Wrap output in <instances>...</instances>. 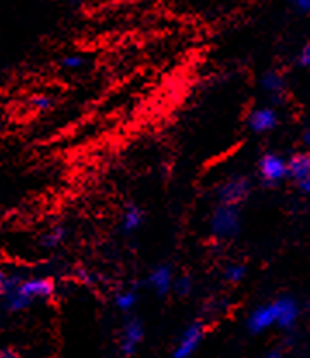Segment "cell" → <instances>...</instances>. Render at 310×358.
Returning a JSON list of instances; mask_svg holds the SVG:
<instances>
[{
    "label": "cell",
    "instance_id": "1",
    "mask_svg": "<svg viewBox=\"0 0 310 358\" xmlns=\"http://www.w3.org/2000/svg\"><path fill=\"white\" fill-rule=\"evenodd\" d=\"M54 291H56V284L50 277H21L20 282L14 284L0 298H2V306L7 312L17 313L30 308L36 301L49 299L54 294Z\"/></svg>",
    "mask_w": 310,
    "mask_h": 358
},
{
    "label": "cell",
    "instance_id": "2",
    "mask_svg": "<svg viewBox=\"0 0 310 358\" xmlns=\"http://www.w3.org/2000/svg\"><path fill=\"white\" fill-rule=\"evenodd\" d=\"M210 230L213 237L229 241L236 237L241 230V210L236 204L220 203L211 215Z\"/></svg>",
    "mask_w": 310,
    "mask_h": 358
},
{
    "label": "cell",
    "instance_id": "3",
    "mask_svg": "<svg viewBox=\"0 0 310 358\" xmlns=\"http://www.w3.org/2000/svg\"><path fill=\"white\" fill-rule=\"evenodd\" d=\"M258 177L264 184L276 185L288 178V159L279 152H264L258 159Z\"/></svg>",
    "mask_w": 310,
    "mask_h": 358
},
{
    "label": "cell",
    "instance_id": "4",
    "mask_svg": "<svg viewBox=\"0 0 310 358\" xmlns=\"http://www.w3.org/2000/svg\"><path fill=\"white\" fill-rule=\"evenodd\" d=\"M203 339H205V327H203V324L202 322L189 324V326L182 331L172 355L175 358L192 357L199 350Z\"/></svg>",
    "mask_w": 310,
    "mask_h": 358
},
{
    "label": "cell",
    "instance_id": "5",
    "mask_svg": "<svg viewBox=\"0 0 310 358\" xmlns=\"http://www.w3.org/2000/svg\"><path fill=\"white\" fill-rule=\"evenodd\" d=\"M250 192V180H248L246 177H243V175H236V177L229 178V180H225L224 184L218 187L217 196L220 203L236 204V206H239V204H243L244 201L248 199Z\"/></svg>",
    "mask_w": 310,
    "mask_h": 358
},
{
    "label": "cell",
    "instance_id": "6",
    "mask_svg": "<svg viewBox=\"0 0 310 358\" xmlns=\"http://www.w3.org/2000/svg\"><path fill=\"white\" fill-rule=\"evenodd\" d=\"M274 326H277V312L274 301L257 306L246 320V327L251 334H260V332L267 331V329Z\"/></svg>",
    "mask_w": 310,
    "mask_h": 358
},
{
    "label": "cell",
    "instance_id": "7",
    "mask_svg": "<svg viewBox=\"0 0 310 358\" xmlns=\"http://www.w3.org/2000/svg\"><path fill=\"white\" fill-rule=\"evenodd\" d=\"M144 341V326L139 319H129L120 334V350L123 355L130 357L137 352L139 346Z\"/></svg>",
    "mask_w": 310,
    "mask_h": 358
},
{
    "label": "cell",
    "instance_id": "8",
    "mask_svg": "<svg viewBox=\"0 0 310 358\" xmlns=\"http://www.w3.org/2000/svg\"><path fill=\"white\" fill-rule=\"evenodd\" d=\"M279 123V118H277L276 109L272 108H255L253 111L248 115V129H250L253 134L264 135L272 131Z\"/></svg>",
    "mask_w": 310,
    "mask_h": 358
},
{
    "label": "cell",
    "instance_id": "9",
    "mask_svg": "<svg viewBox=\"0 0 310 358\" xmlns=\"http://www.w3.org/2000/svg\"><path fill=\"white\" fill-rule=\"evenodd\" d=\"M276 312H277V326L281 329H291L297 324L298 315H300V308L298 303L290 296H283L274 301Z\"/></svg>",
    "mask_w": 310,
    "mask_h": 358
},
{
    "label": "cell",
    "instance_id": "10",
    "mask_svg": "<svg viewBox=\"0 0 310 358\" xmlns=\"http://www.w3.org/2000/svg\"><path fill=\"white\" fill-rule=\"evenodd\" d=\"M174 272L169 265H158L148 277V286L158 296L169 294L174 289Z\"/></svg>",
    "mask_w": 310,
    "mask_h": 358
},
{
    "label": "cell",
    "instance_id": "11",
    "mask_svg": "<svg viewBox=\"0 0 310 358\" xmlns=\"http://www.w3.org/2000/svg\"><path fill=\"white\" fill-rule=\"evenodd\" d=\"M310 177V152H295L288 159V178L298 182Z\"/></svg>",
    "mask_w": 310,
    "mask_h": 358
},
{
    "label": "cell",
    "instance_id": "12",
    "mask_svg": "<svg viewBox=\"0 0 310 358\" xmlns=\"http://www.w3.org/2000/svg\"><path fill=\"white\" fill-rule=\"evenodd\" d=\"M144 220H146L144 211H142L139 206L130 204V206H127L125 211H123L122 220H120V229H122L123 234H132L142 227Z\"/></svg>",
    "mask_w": 310,
    "mask_h": 358
},
{
    "label": "cell",
    "instance_id": "13",
    "mask_svg": "<svg viewBox=\"0 0 310 358\" xmlns=\"http://www.w3.org/2000/svg\"><path fill=\"white\" fill-rule=\"evenodd\" d=\"M260 85L269 96L274 99H279L284 94V90H286V82H284L283 75H279L277 71L265 73L260 80Z\"/></svg>",
    "mask_w": 310,
    "mask_h": 358
},
{
    "label": "cell",
    "instance_id": "14",
    "mask_svg": "<svg viewBox=\"0 0 310 358\" xmlns=\"http://www.w3.org/2000/svg\"><path fill=\"white\" fill-rule=\"evenodd\" d=\"M66 239V229L64 227H54L50 229L49 232H45L42 236V246L47 248V250H54L57 248L59 244H63V241Z\"/></svg>",
    "mask_w": 310,
    "mask_h": 358
},
{
    "label": "cell",
    "instance_id": "15",
    "mask_svg": "<svg viewBox=\"0 0 310 358\" xmlns=\"http://www.w3.org/2000/svg\"><path fill=\"white\" fill-rule=\"evenodd\" d=\"M137 305V293L132 289L120 291L115 296V306L120 312H130Z\"/></svg>",
    "mask_w": 310,
    "mask_h": 358
},
{
    "label": "cell",
    "instance_id": "16",
    "mask_svg": "<svg viewBox=\"0 0 310 358\" xmlns=\"http://www.w3.org/2000/svg\"><path fill=\"white\" fill-rule=\"evenodd\" d=\"M224 277L227 282L231 284H239L246 277V266L241 265V263H231V265L225 268Z\"/></svg>",
    "mask_w": 310,
    "mask_h": 358
},
{
    "label": "cell",
    "instance_id": "17",
    "mask_svg": "<svg viewBox=\"0 0 310 358\" xmlns=\"http://www.w3.org/2000/svg\"><path fill=\"white\" fill-rule=\"evenodd\" d=\"M192 287H195V282H192L191 277L181 275V277H175L172 291H175L178 296H188V294H191Z\"/></svg>",
    "mask_w": 310,
    "mask_h": 358
},
{
    "label": "cell",
    "instance_id": "18",
    "mask_svg": "<svg viewBox=\"0 0 310 358\" xmlns=\"http://www.w3.org/2000/svg\"><path fill=\"white\" fill-rule=\"evenodd\" d=\"M83 64H85V59H83L82 56H78V54L64 56L63 59H61V66H63L64 69H69V71H75V69H80Z\"/></svg>",
    "mask_w": 310,
    "mask_h": 358
},
{
    "label": "cell",
    "instance_id": "19",
    "mask_svg": "<svg viewBox=\"0 0 310 358\" xmlns=\"http://www.w3.org/2000/svg\"><path fill=\"white\" fill-rule=\"evenodd\" d=\"M31 106L38 111H47L52 106V97L45 96V94H38V96L31 97Z\"/></svg>",
    "mask_w": 310,
    "mask_h": 358
},
{
    "label": "cell",
    "instance_id": "20",
    "mask_svg": "<svg viewBox=\"0 0 310 358\" xmlns=\"http://www.w3.org/2000/svg\"><path fill=\"white\" fill-rule=\"evenodd\" d=\"M298 64H300L302 68L310 69V42H307L302 47L300 54H298Z\"/></svg>",
    "mask_w": 310,
    "mask_h": 358
},
{
    "label": "cell",
    "instance_id": "21",
    "mask_svg": "<svg viewBox=\"0 0 310 358\" xmlns=\"http://www.w3.org/2000/svg\"><path fill=\"white\" fill-rule=\"evenodd\" d=\"M295 7L302 14H310V0H295Z\"/></svg>",
    "mask_w": 310,
    "mask_h": 358
},
{
    "label": "cell",
    "instance_id": "22",
    "mask_svg": "<svg viewBox=\"0 0 310 358\" xmlns=\"http://www.w3.org/2000/svg\"><path fill=\"white\" fill-rule=\"evenodd\" d=\"M298 187H300V191L304 192V194L310 196V177L305 178V180L298 182Z\"/></svg>",
    "mask_w": 310,
    "mask_h": 358
},
{
    "label": "cell",
    "instance_id": "23",
    "mask_svg": "<svg viewBox=\"0 0 310 358\" xmlns=\"http://www.w3.org/2000/svg\"><path fill=\"white\" fill-rule=\"evenodd\" d=\"M7 277H9V273H6V272H3V270H0V294H2L3 289H6Z\"/></svg>",
    "mask_w": 310,
    "mask_h": 358
},
{
    "label": "cell",
    "instance_id": "24",
    "mask_svg": "<svg viewBox=\"0 0 310 358\" xmlns=\"http://www.w3.org/2000/svg\"><path fill=\"white\" fill-rule=\"evenodd\" d=\"M302 142H304L307 148H310V129L304 130V134H302Z\"/></svg>",
    "mask_w": 310,
    "mask_h": 358
},
{
    "label": "cell",
    "instance_id": "25",
    "mask_svg": "<svg viewBox=\"0 0 310 358\" xmlns=\"http://www.w3.org/2000/svg\"><path fill=\"white\" fill-rule=\"evenodd\" d=\"M307 308H309V312H310V301H309V306H307Z\"/></svg>",
    "mask_w": 310,
    "mask_h": 358
}]
</instances>
